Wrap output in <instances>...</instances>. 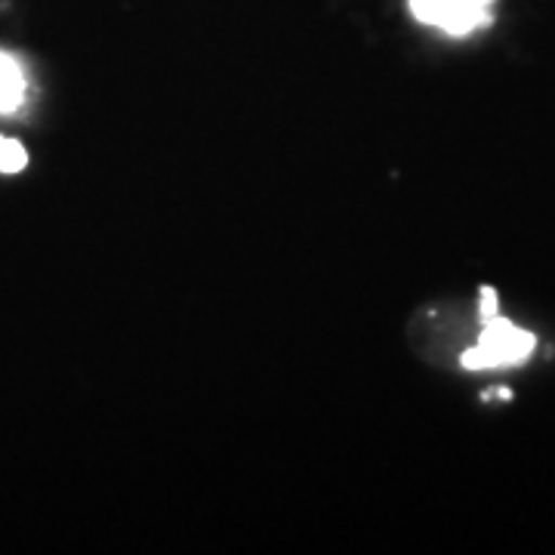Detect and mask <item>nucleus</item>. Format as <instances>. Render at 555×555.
I'll return each instance as SVG.
<instances>
[{
	"instance_id": "1",
	"label": "nucleus",
	"mask_w": 555,
	"mask_h": 555,
	"mask_svg": "<svg viewBox=\"0 0 555 555\" xmlns=\"http://www.w3.org/2000/svg\"><path fill=\"white\" fill-rule=\"evenodd\" d=\"M534 334L516 327L509 318H488L478 343L460 358L466 371H488V367H513L534 356Z\"/></svg>"
},
{
	"instance_id": "2",
	"label": "nucleus",
	"mask_w": 555,
	"mask_h": 555,
	"mask_svg": "<svg viewBox=\"0 0 555 555\" xmlns=\"http://www.w3.org/2000/svg\"><path fill=\"white\" fill-rule=\"evenodd\" d=\"M423 25H433L451 38H466L485 28L494 13V0H408Z\"/></svg>"
},
{
	"instance_id": "3",
	"label": "nucleus",
	"mask_w": 555,
	"mask_h": 555,
	"mask_svg": "<svg viewBox=\"0 0 555 555\" xmlns=\"http://www.w3.org/2000/svg\"><path fill=\"white\" fill-rule=\"evenodd\" d=\"M25 78H22L20 62L7 53H0V112H10L22 102Z\"/></svg>"
},
{
	"instance_id": "4",
	"label": "nucleus",
	"mask_w": 555,
	"mask_h": 555,
	"mask_svg": "<svg viewBox=\"0 0 555 555\" xmlns=\"http://www.w3.org/2000/svg\"><path fill=\"white\" fill-rule=\"evenodd\" d=\"M28 164V152L16 139H0V173H20Z\"/></svg>"
},
{
	"instance_id": "5",
	"label": "nucleus",
	"mask_w": 555,
	"mask_h": 555,
	"mask_svg": "<svg viewBox=\"0 0 555 555\" xmlns=\"http://www.w3.org/2000/svg\"><path fill=\"white\" fill-rule=\"evenodd\" d=\"M496 315V291L494 287H485L481 291V318L488 321V318Z\"/></svg>"
}]
</instances>
